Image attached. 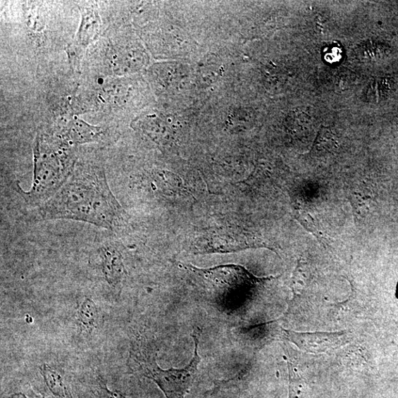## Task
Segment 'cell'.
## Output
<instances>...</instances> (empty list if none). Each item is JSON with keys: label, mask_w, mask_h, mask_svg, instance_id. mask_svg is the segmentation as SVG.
<instances>
[{"label": "cell", "mask_w": 398, "mask_h": 398, "mask_svg": "<svg viewBox=\"0 0 398 398\" xmlns=\"http://www.w3.org/2000/svg\"><path fill=\"white\" fill-rule=\"evenodd\" d=\"M37 216L44 220L89 223L111 231L120 229L125 217L110 189L104 170L94 166L75 168L58 192L37 206Z\"/></svg>", "instance_id": "cell-1"}, {"label": "cell", "mask_w": 398, "mask_h": 398, "mask_svg": "<svg viewBox=\"0 0 398 398\" xmlns=\"http://www.w3.org/2000/svg\"><path fill=\"white\" fill-rule=\"evenodd\" d=\"M34 179L30 189L20 191L26 201L40 206L65 185L75 167L66 151L37 136L34 145Z\"/></svg>", "instance_id": "cell-2"}, {"label": "cell", "mask_w": 398, "mask_h": 398, "mask_svg": "<svg viewBox=\"0 0 398 398\" xmlns=\"http://www.w3.org/2000/svg\"><path fill=\"white\" fill-rule=\"evenodd\" d=\"M201 333V329L194 328L192 333L195 347L194 356L183 368H161L156 362V354L141 349L139 345L132 348L130 366L135 373L153 380L167 398H184L192 387L199 373L201 361L199 349Z\"/></svg>", "instance_id": "cell-3"}, {"label": "cell", "mask_w": 398, "mask_h": 398, "mask_svg": "<svg viewBox=\"0 0 398 398\" xmlns=\"http://www.w3.org/2000/svg\"><path fill=\"white\" fill-rule=\"evenodd\" d=\"M186 269L201 277L211 286V292L218 306L228 309L240 306L242 301L265 282L275 277L257 278L241 266L225 265L200 268L185 265Z\"/></svg>", "instance_id": "cell-4"}, {"label": "cell", "mask_w": 398, "mask_h": 398, "mask_svg": "<svg viewBox=\"0 0 398 398\" xmlns=\"http://www.w3.org/2000/svg\"><path fill=\"white\" fill-rule=\"evenodd\" d=\"M80 10L82 12V23L73 42L68 47V56L75 70L81 67L85 51L98 38L101 30V20L95 5L85 6Z\"/></svg>", "instance_id": "cell-5"}, {"label": "cell", "mask_w": 398, "mask_h": 398, "mask_svg": "<svg viewBox=\"0 0 398 398\" xmlns=\"http://www.w3.org/2000/svg\"><path fill=\"white\" fill-rule=\"evenodd\" d=\"M99 254L105 280L111 288L120 287L126 275L121 252L115 245L108 244L100 249Z\"/></svg>", "instance_id": "cell-6"}, {"label": "cell", "mask_w": 398, "mask_h": 398, "mask_svg": "<svg viewBox=\"0 0 398 398\" xmlns=\"http://www.w3.org/2000/svg\"><path fill=\"white\" fill-rule=\"evenodd\" d=\"M288 339L299 348L308 352H325L331 347L341 344L343 332L326 333H301L290 330H284Z\"/></svg>", "instance_id": "cell-7"}, {"label": "cell", "mask_w": 398, "mask_h": 398, "mask_svg": "<svg viewBox=\"0 0 398 398\" xmlns=\"http://www.w3.org/2000/svg\"><path fill=\"white\" fill-rule=\"evenodd\" d=\"M104 132L97 126H92L82 120L74 119L68 125L63 139L70 145L85 144L99 141Z\"/></svg>", "instance_id": "cell-8"}, {"label": "cell", "mask_w": 398, "mask_h": 398, "mask_svg": "<svg viewBox=\"0 0 398 398\" xmlns=\"http://www.w3.org/2000/svg\"><path fill=\"white\" fill-rule=\"evenodd\" d=\"M139 129L158 145L165 146L173 135L169 122L156 116H149L142 120Z\"/></svg>", "instance_id": "cell-9"}, {"label": "cell", "mask_w": 398, "mask_h": 398, "mask_svg": "<svg viewBox=\"0 0 398 398\" xmlns=\"http://www.w3.org/2000/svg\"><path fill=\"white\" fill-rule=\"evenodd\" d=\"M76 321L83 330L92 332L101 325V313L94 301L86 298L76 313Z\"/></svg>", "instance_id": "cell-10"}, {"label": "cell", "mask_w": 398, "mask_h": 398, "mask_svg": "<svg viewBox=\"0 0 398 398\" xmlns=\"http://www.w3.org/2000/svg\"><path fill=\"white\" fill-rule=\"evenodd\" d=\"M39 370L46 387L54 396L58 398H70L65 380L58 371L46 363L42 364Z\"/></svg>", "instance_id": "cell-11"}, {"label": "cell", "mask_w": 398, "mask_h": 398, "mask_svg": "<svg viewBox=\"0 0 398 398\" xmlns=\"http://www.w3.org/2000/svg\"><path fill=\"white\" fill-rule=\"evenodd\" d=\"M254 116L253 111L249 108H236L228 116V125L236 130L247 128L251 125Z\"/></svg>", "instance_id": "cell-12"}, {"label": "cell", "mask_w": 398, "mask_h": 398, "mask_svg": "<svg viewBox=\"0 0 398 398\" xmlns=\"http://www.w3.org/2000/svg\"><path fill=\"white\" fill-rule=\"evenodd\" d=\"M290 371V398H301L302 386L301 379L297 374L293 363L288 361Z\"/></svg>", "instance_id": "cell-13"}, {"label": "cell", "mask_w": 398, "mask_h": 398, "mask_svg": "<svg viewBox=\"0 0 398 398\" xmlns=\"http://www.w3.org/2000/svg\"><path fill=\"white\" fill-rule=\"evenodd\" d=\"M101 398H126V397L120 392L108 390L104 382H102L101 385Z\"/></svg>", "instance_id": "cell-14"}, {"label": "cell", "mask_w": 398, "mask_h": 398, "mask_svg": "<svg viewBox=\"0 0 398 398\" xmlns=\"http://www.w3.org/2000/svg\"><path fill=\"white\" fill-rule=\"evenodd\" d=\"M4 398H28V397H27V395H25L23 393H15L10 394L7 397H5Z\"/></svg>", "instance_id": "cell-15"}]
</instances>
